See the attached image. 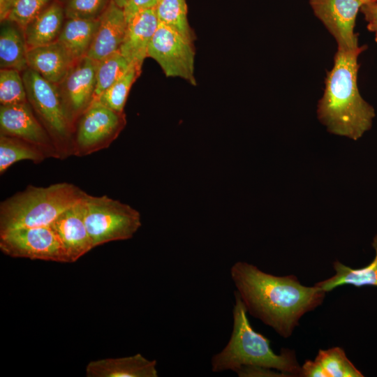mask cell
<instances>
[{
  "label": "cell",
  "mask_w": 377,
  "mask_h": 377,
  "mask_svg": "<svg viewBox=\"0 0 377 377\" xmlns=\"http://www.w3.org/2000/svg\"><path fill=\"white\" fill-rule=\"evenodd\" d=\"M230 276L247 313L284 338L291 336L304 314L323 303L326 293L315 285H302L294 275L275 276L246 262L235 263Z\"/></svg>",
  "instance_id": "1"
},
{
  "label": "cell",
  "mask_w": 377,
  "mask_h": 377,
  "mask_svg": "<svg viewBox=\"0 0 377 377\" xmlns=\"http://www.w3.org/2000/svg\"><path fill=\"white\" fill-rule=\"evenodd\" d=\"M366 48L337 50L318 103V118L327 131L354 140L371 128L375 117L374 108L361 96L357 86V58Z\"/></svg>",
  "instance_id": "2"
},
{
  "label": "cell",
  "mask_w": 377,
  "mask_h": 377,
  "mask_svg": "<svg viewBox=\"0 0 377 377\" xmlns=\"http://www.w3.org/2000/svg\"><path fill=\"white\" fill-rule=\"evenodd\" d=\"M234 294L230 338L223 349L212 356V371L235 372L244 366H258L276 369L286 376H300L301 367L295 352L282 348L280 354H276L270 347V341L253 329L240 297L235 291Z\"/></svg>",
  "instance_id": "3"
},
{
  "label": "cell",
  "mask_w": 377,
  "mask_h": 377,
  "mask_svg": "<svg viewBox=\"0 0 377 377\" xmlns=\"http://www.w3.org/2000/svg\"><path fill=\"white\" fill-rule=\"evenodd\" d=\"M87 193L67 182L47 187L28 186L0 205V232L50 226L63 212L82 201Z\"/></svg>",
  "instance_id": "4"
},
{
  "label": "cell",
  "mask_w": 377,
  "mask_h": 377,
  "mask_svg": "<svg viewBox=\"0 0 377 377\" xmlns=\"http://www.w3.org/2000/svg\"><path fill=\"white\" fill-rule=\"evenodd\" d=\"M27 101L42 121L61 157L73 154L72 124L58 85L28 68L22 71Z\"/></svg>",
  "instance_id": "5"
},
{
  "label": "cell",
  "mask_w": 377,
  "mask_h": 377,
  "mask_svg": "<svg viewBox=\"0 0 377 377\" xmlns=\"http://www.w3.org/2000/svg\"><path fill=\"white\" fill-rule=\"evenodd\" d=\"M83 212L94 247L131 239L142 225L138 210L107 195L97 197L87 193Z\"/></svg>",
  "instance_id": "6"
},
{
  "label": "cell",
  "mask_w": 377,
  "mask_h": 377,
  "mask_svg": "<svg viewBox=\"0 0 377 377\" xmlns=\"http://www.w3.org/2000/svg\"><path fill=\"white\" fill-rule=\"evenodd\" d=\"M0 249L13 258L71 263L61 239L52 225L0 232Z\"/></svg>",
  "instance_id": "7"
},
{
  "label": "cell",
  "mask_w": 377,
  "mask_h": 377,
  "mask_svg": "<svg viewBox=\"0 0 377 377\" xmlns=\"http://www.w3.org/2000/svg\"><path fill=\"white\" fill-rule=\"evenodd\" d=\"M126 124L123 112H117L94 101L80 116L73 154L89 155L108 147Z\"/></svg>",
  "instance_id": "8"
},
{
  "label": "cell",
  "mask_w": 377,
  "mask_h": 377,
  "mask_svg": "<svg viewBox=\"0 0 377 377\" xmlns=\"http://www.w3.org/2000/svg\"><path fill=\"white\" fill-rule=\"evenodd\" d=\"M148 57L158 62L166 76L179 77L196 84L193 43L172 28L158 22L148 47Z\"/></svg>",
  "instance_id": "9"
},
{
  "label": "cell",
  "mask_w": 377,
  "mask_h": 377,
  "mask_svg": "<svg viewBox=\"0 0 377 377\" xmlns=\"http://www.w3.org/2000/svg\"><path fill=\"white\" fill-rule=\"evenodd\" d=\"M316 16L335 38L338 50L350 52L359 49L354 33L355 20L362 3L358 0H310Z\"/></svg>",
  "instance_id": "10"
},
{
  "label": "cell",
  "mask_w": 377,
  "mask_h": 377,
  "mask_svg": "<svg viewBox=\"0 0 377 377\" xmlns=\"http://www.w3.org/2000/svg\"><path fill=\"white\" fill-rule=\"evenodd\" d=\"M1 134L15 137L42 149L48 156L60 158L48 132L39 122L29 102L1 105Z\"/></svg>",
  "instance_id": "11"
},
{
  "label": "cell",
  "mask_w": 377,
  "mask_h": 377,
  "mask_svg": "<svg viewBox=\"0 0 377 377\" xmlns=\"http://www.w3.org/2000/svg\"><path fill=\"white\" fill-rule=\"evenodd\" d=\"M98 61L84 56L71 66L58 87L73 123L94 101Z\"/></svg>",
  "instance_id": "12"
},
{
  "label": "cell",
  "mask_w": 377,
  "mask_h": 377,
  "mask_svg": "<svg viewBox=\"0 0 377 377\" xmlns=\"http://www.w3.org/2000/svg\"><path fill=\"white\" fill-rule=\"evenodd\" d=\"M83 200L63 212L51 224L61 239L71 263L77 261L94 248L84 219Z\"/></svg>",
  "instance_id": "13"
},
{
  "label": "cell",
  "mask_w": 377,
  "mask_h": 377,
  "mask_svg": "<svg viewBox=\"0 0 377 377\" xmlns=\"http://www.w3.org/2000/svg\"><path fill=\"white\" fill-rule=\"evenodd\" d=\"M99 20L97 31L87 54L96 61L119 52L127 28L123 8L113 0L110 1Z\"/></svg>",
  "instance_id": "14"
},
{
  "label": "cell",
  "mask_w": 377,
  "mask_h": 377,
  "mask_svg": "<svg viewBox=\"0 0 377 377\" xmlns=\"http://www.w3.org/2000/svg\"><path fill=\"white\" fill-rule=\"evenodd\" d=\"M158 24L154 8L138 13L127 22L119 52L129 64L135 66L140 71L144 60L147 57L148 47Z\"/></svg>",
  "instance_id": "15"
},
{
  "label": "cell",
  "mask_w": 377,
  "mask_h": 377,
  "mask_svg": "<svg viewBox=\"0 0 377 377\" xmlns=\"http://www.w3.org/2000/svg\"><path fill=\"white\" fill-rule=\"evenodd\" d=\"M27 59L29 68L57 85L62 82L76 61L58 40L28 49Z\"/></svg>",
  "instance_id": "16"
},
{
  "label": "cell",
  "mask_w": 377,
  "mask_h": 377,
  "mask_svg": "<svg viewBox=\"0 0 377 377\" xmlns=\"http://www.w3.org/2000/svg\"><path fill=\"white\" fill-rule=\"evenodd\" d=\"M87 377H157L156 361L140 353L90 362L86 367Z\"/></svg>",
  "instance_id": "17"
},
{
  "label": "cell",
  "mask_w": 377,
  "mask_h": 377,
  "mask_svg": "<svg viewBox=\"0 0 377 377\" xmlns=\"http://www.w3.org/2000/svg\"><path fill=\"white\" fill-rule=\"evenodd\" d=\"M301 377H362L364 375L347 357L340 347L319 350L313 360L301 367Z\"/></svg>",
  "instance_id": "18"
},
{
  "label": "cell",
  "mask_w": 377,
  "mask_h": 377,
  "mask_svg": "<svg viewBox=\"0 0 377 377\" xmlns=\"http://www.w3.org/2000/svg\"><path fill=\"white\" fill-rule=\"evenodd\" d=\"M64 17V6L54 0L23 29L28 49L57 41L65 22Z\"/></svg>",
  "instance_id": "19"
},
{
  "label": "cell",
  "mask_w": 377,
  "mask_h": 377,
  "mask_svg": "<svg viewBox=\"0 0 377 377\" xmlns=\"http://www.w3.org/2000/svg\"><path fill=\"white\" fill-rule=\"evenodd\" d=\"M0 31L1 68H13L20 71L27 69L28 47L23 30L16 24L3 20Z\"/></svg>",
  "instance_id": "20"
},
{
  "label": "cell",
  "mask_w": 377,
  "mask_h": 377,
  "mask_svg": "<svg viewBox=\"0 0 377 377\" xmlns=\"http://www.w3.org/2000/svg\"><path fill=\"white\" fill-rule=\"evenodd\" d=\"M372 246L376 255L369 265L360 269H353L339 261L333 263L335 274L315 284L320 290L330 292L337 287L352 285L356 287L372 286L377 287V235L374 237Z\"/></svg>",
  "instance_id": "21"
},
{
  "label": "cell",
  "mask_w": 377,
  "mask_h": 377,
  "mask_svg": "<svg viewBox=\"0 0 377 377\" xmlns=\"http://www.w3.org/2000/svg\"><path fill=\"white\" fill-rule=\"evenodd\" d=\"M99 22V18H66L57 40L77 60L87 56Z\"/></svg>",
  "instance_id": "22"
},
{
  "label": "cell",
  "mask_w": 377,
  "mask_h": 377,
  "mask_svg": "<svg viewBox=\"0 0 377 377\" xmlns=\"http://www.w3.org/2000/svg\"><path fill=\"white\" fill-rule=\"evenodd\" d=\"M48 155L42 149L22 139L1 134L0 174L13 164L23 160L43 161Z\"/></svg>",
  "instance_id": "23"
},
{
  "label": "cell",
  "mask_w": 377,
  "mask_h": 377,
  "mask_svg": "<svg viewBox=\"0 0 377 377\" xmlns=\"http://www.w3.org/2000/svg\"><path fill=\"white\" fill-rule=\"evenodd\" d=\"M154 10L158 22L193 43L194 34L188 21L186 0H159Z\"/></svg>",
  "instance_id": "24"
},
{
  "label": "cell",
  "mask_w": 377,
  "mask_h": 377,
  "mask_svg": "<svg viewBox=\"0 0 377 377\" xmlns=\"http://www.w3.org/2000/svg\"><path fill=\"white\" fill-rule=\"evenodd\" d=\"M135 66L130 64L125 73L95 101L117 112H123L130 89L140 73Z\"/></svg>",
  "instance_id": "25"
},
{
  "label": "cell",
  "mask_w": 377,
  "mask_h": 377,
  "mask_svg": "<svg viewBox=\"0 0 377 377\" xmlns=\"http://www.w3.org/2000/svg\"><path fill=\"white\" fill-rule=\"evenodd\" d=\"M130 64L119 52L98 61L94 101L121 77Z\"/></svg>",
  "instance_id": "26"
},
{
  "label": "cell",
  "mask_w": 377,
  "mask_h": 377,
  "mask_svg": "<svg viewBox=\"0 0 377 377\" xmlns=\"http://www.w3.org/2000/svg\"><path fill=\"white\" fill-rule=\"evenodd\" d=\"M28 102L22 75L13 68H1L0 103L11 105Z\"/></svg>",
  "instance_id": "27"
},
{
  "label": "cell",
  "mask_w": 377,
  "mask_h": 377,
  "mask_svg": "<svg viewBox=\"0 0 377 377\" xmlns=\"http://www.w3.org/2000/svg\"><path fill=\"white\" fill-rule=\"evenodd\" d=\"M54 0H15L6 20H9L22 30Z\"/></svg>",
  "instance_id": "28"
},
{
  "label": "cell",
  "mask_w": 377,
  "mask_h": 377,
  "mask_svg": "<svg viewBox=\"0 0 377 377\" xmlns=\"http://www.w3.org/2000/svg\"><path fill=\"white\" fill-rule=\"evenodd\" d=\"M111 0H67L64 8L66 18L98 19Z\"/></svg>",
  "instance_id": "29"
},
{
  "label": "cell",
  "mask_w": 377,
  "mask_h": 377,
  "mask_svg": "<svg viewBox=\"0 0 377 377\" xmlns=\"http://www.w3.org/2000/svg\"><path fill=\"white\" fill-rule=\"evenodd\" d=\"M159 0H126L123 10L128 22L138 13L148 9H154Z\"/></svg>",
  "instance_id": "30"
},
{
  "label": "cell",
  "mask_w": 377,
  "mask_h": 377,
  "mask_svg": "<svg viewBox=\"0 0 377 377\" xmlns=\"http://www.w3.org/2000/svg\"><path fill=\"white\" fill-rule=\"evenodd\" d=\"M239 377L286 376L271 369L258 366H244L235 371Z\"/></svg>",
  "instance_id": "31"
},
{
  "label": "cell",
  "mask_w": 377,
  "mask_h": 377,
  "mask_svg": "<svg viewBox=\"0 0 377 377\" xmlns=\"http://www.w3.org/2000/svg\"><path fill=\"white\" fill-rule=\"evenodd\" d=\"M360 10L367 22L368 30L374 33L375 40L377 43V1L362 5Z\"/></svg>",
  "instance_id": "32"
},
{
  "label": "cell",
  "mask_w": 377,
  "mask_h": 377,
  "mask_svg": "<svg viewBox=\"0 0 377 377\" xmlns=\"http://www.w3.org/2000/svg\"><path fill=\"white\" fill-rule=\"evenodd\" d=\"M114 2L120 8H123L126 0H113Z\"/></svg>",
  "instance_id": "33"
},
{
  "label": "cell",
  "mask_w": 377,
  "mask_h": 377,
  "mask_svg": "<svg viewBox=\"0 0 377 377\" xmlns=\"http://www.w3.org/2000/svg\"><path fill=\"white\" fill-rule=\"evenodd\" d=\"M358 1H360L363 5L364 3H368L376 1V0H358Z\"/></svg>",
  "instance_id": "34"
},
{
  "label": "cell",
  "mask_w": 377,
  "mask_h": 377,
  "mask_svg": "<svg viewBox=\"0 0 377 377\" xmlns=\"http://www.w3.org/2000/svg\"><path fill=\"white\" fill-rule=\"evenodd\" d=\"M376 1H377V0H376Z\"/></svg>",
  "instance_id": "35"
}]
</instances>
